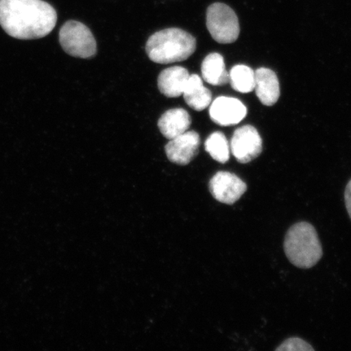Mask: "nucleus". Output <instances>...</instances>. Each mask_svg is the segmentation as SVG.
Masks as SVG:
<instances>
[{"label": "nucleus", "instance_id": "7ed1b4c3", "mask_svg": "<svg viewBox=\"0 0 351 351\" xmlns=\"http://www.w3.org/2000/svg\"><path fill=\"white\" fill-rule=\"evenodd\" d=\"M285 256L292 265L300 269H311L323 256L317 230L307 222L295 223L285 235L284 241Z\"/></svg>", "mask_w": 351, "mask_h": 351}, {"label": "nucleus", "instance_id": "1a4fd4ad", "mask_svg": "<svg viewBox=\"0 0 351 351\" xmlns=\"http://www.w3.org/2000/svg\"><path fill=\"white\" fill-rule=\"evenodd\" d=\"M247 113V108L240 100L226 96L215 99L209 110L210 119L221 126L239 124Z\"/></svg>", "mask_w": 351, "mask_h": 351}, {"label": "nucleus", "instance_id": "9b49d317", "mask_svg": "<svg viewBox=\"0 0 351 351\" xmlns=\"http://www.w3.org/2000/svg\"><path fill=\"white\" fill-rule=\"evenodd\" d=\"M190 73L180 66H174L162 71L158 77V87L168 98H178L183 94Z\"/></svg>", "mask_w": 351, "mask_h": 351}, {"label": "nucleus", "instance_id": "dca6fc26", "mask_svg": "<svg viewBox=\"0 0 351 351\" xmlns=\"http://www.w3.org/2000/svg\"><path fill=\"white\" fill-rule=\"evenodd\" d=\"M205 150L219 163L225 164L230 160V145L221 132H215L209 136L205 142Z\"/></svg>", "mask_w": 351, "mask_h": 351}, {"label": "nucleus", "instance_id": "f3484780", "mask_svg": "<svg viewBox=\"0 0 351 351\" xmlns=\"http://www.w3.org/2000/svg\"><path fill=\"white\" fill-rule=\"evenodd\" d=\"M276 350H287V351H306V350H314L313 346L306 341L300 339V337H291L287 340H285L278 346Z\"/></svg>", "mask_w": 351, "mask_h": 351}, {"label": "nucleus", "instance_id": "a211bd4d", "mask_svg": "<svg viewBox=\"0 0 351 351\" xmlns=\"http://www.w3.org/2000/svg\"><path fill=\"white\" fill-rule=\"evenodd\" d=\"M345 202L346 209L349 213V216L351 219V180L346 187L345 191Z\"/></svg>", "mask_w": 351, "mask_h": 351}, {"label": "nucleus", "instance_id": "423d86ee", "mask_svg": "<svg viewBox=\"0 0 351 351\" xmlns=\"http://www.w3.org/2000/svg\"><path fill=\"white\" fill-rule=\"evenodd\" d=\"M262 138L254 127L244 125L234 132L231 140V152L236 160L247 164L261 155Z\"/></svg>", "mask_w": 351, "mask_h": 351}, {"label": "nucleus", "instance_id": "f03ea898", "mask_svg": "<svg viewBox=\"0 0 351 351\" xmlns=\"http://www.w3.org/2000/svg\"><path fill=\"white\" fill-rule=\"evenodd\" d=\"M196 50V39L185 30L169 28L160 30L149 38L147 54L153 62L172 64L186 60Z\"/></svg>", "mask_w": 351, "mask_h": 351}, {"label": "nucleus", "instance_id": "2eb2a0df", "mask_svg": "<svg viewBox=\"0 0 351 351\" xmlns=\"http://www.w3.org/2000/svg\"><path fill=\"white\" fill-rule=\"evenodd\" d=\"M232 89L241 93H251L256 84V73L247 65L238 64L232 67L229 73Z\"/></svg>", "mask_w": 351, "mask_h": 351}, {"label": "nucleus", "instance_id": "f257e3e1", "mask_svg": "<svg viewBox=\"0 0 351 351\" xmlns=\"http://www.w3.org/2000/svg\"><path fill=\"white\" fill-rule=\"evenodd\" d=\"M56 21L55 8L43 0H0V25L12 38L46 37Z\"/></svg>", "mask_w": 351, "mask_h": 351}, {"label": "nucleus", "instance_id": "ddd939ff", "mask_svg": "<svg viewBox=\"0 0 351 351\" xmlns=\"http://www.w3.org/2000/svg\"><path fill=\"white\" fill-rule=\"evenodd\" d=\"M182 95L189 106L197 112L203 111L212 103V93L197 74L189 77Z\"/></svg>", "mask_w": 351, "mask_h": 351}, {"label": "nucleus", "instance_id": "6e6552de", "mask_svg": "<svg viewBox=\"0 0 351 351\" xmlns=\"http://www.w3.org/2000/svg\"><path fill=\"white\" fill-rule=\"evenodd\" d=\"M199 146V134L195 131H186L171 139L165 146V152L167 157L172 163L186 165L197 156Z\"/></svg>", "mask_w": 351, "mask_h": 351}, {"label": "nucleus", "instance_id": "39448f33", "mask_svg": "<svg viewBox=\"0 0 351 351\" xmlns=\"http://www.w3.org/2000/svg\"><path fill=\"white\" fill-rule=\"evenodd\" d=\"M207 27L214 40L219 43H234L239 36L238 16L225 3H215L208 8Z\"/></svg>", "mask_w": 351, "mask_h": 351}, {"label": "nucleus", "instance_id": "0eeeda50", "mask_svg": "<svg viewBox=\"0 0 351 351\" xmlns=\"http://www.w3.org/2000/svg\"><path fill=\"white\" fill-rule=\"evenodd\" d=\"M209 190L215 199L232 205L241 199L247 190V184L238 176L230 172H218L209 182Z\"/></svg>", "mask_w": 351, "mask_h": 351}, {"label": "nucleus", "instance_id": "20e7f679", "mask_svg": "<svg viewBox=\"0 0 351 351\" xmlns=\"http://www.w3.org/2000/svg\"><path fill=\"white\" fill-rule=\"evenodd\" d=\"M60 43L66 53L87 59L97 52V44L89 28L81 22L69 21L61 27Z\"/></svg>", "mask_w": 351, "mask_h": 351}, {"label": "nucleus", "instance_id": "f8f14e48", "mask_svg": "<svg viewBox=\"0 0 351 351\" xmlns=\"http://www.w3.org/2000/svg\"><path fill=\"white\" fill-rule=\"evenodd\" d=\"M191 117L182 108L170 109L161 116L158 127L166 138L173 139L181 135L190 128Z\"/></svg>", "mask_w": 351, "mask_h": 351}, {"label": "nucleus", "instance_id": "9d476101", "mask_svg": "<svg viewBox=\"0 0 351 351\" xmlns=\"http://www.w3.org/2000/svg\"><path fill=\"white\" fill-rule=\"evenodd\" d=\"M256 73V90L258 99L266 106H273L280 97V85L278 76L269 69H258Z\"/></svg>", "mask_w": 351, "mask_h": 351}, {"label": "nucleus", "instance_id": "4468645a", "mask_svg": "<svg viewBox=\"0 0 351 351\" xmlns=\"http://www.w3.org/2000/svg\"><path fill=\"white\" fill-rule=\"evenodd\" d=\"M202 76L205 82L213 86H223L230 82L225 60L219 53H210L202 64Z\"/></svg>", "mask_w": 351, "mask_h": 351}]
</instances>
